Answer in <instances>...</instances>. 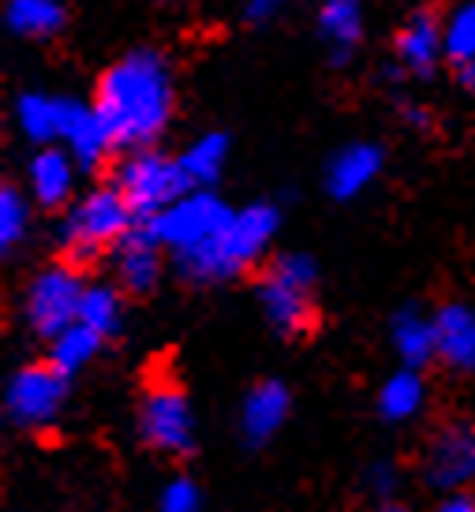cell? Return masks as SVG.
<instances>
[{"instance_id":"6da1fadb","label":"cell","mask_w":475,"mask_h":512,"mask_svg":"<svg viewBox=\"0 0 475 512\" xmlns=\"http://www.w3.org/2000/svg\"><path fill=\"white\" fill-rule=\"evenodd\" d=\"M94 109L116 150H146L173 116V72L158 49H135L109 64L94 90Z\"/></svg>"},{"instance_id":"7a4b0ae2","label":"cell","mask_w":475,"mask_h":512,"mask_svg":"<svg viewBox=\"0 0 475 512\" xmlns=\"http://www.w3.org/2000/svg\"><path fill=\"white\" fill-rule=\"evenodd\" d=\"M277 210L266 202H255L247 210H236L229 225L217 232L214 240H206L202 247H191L184 255H173L176 273L191 281V285H214V281H229L247 273L274 240L277 232Z\"/></svg>"},{"instance_id":"3957f363","label":"cell","mask_w":475,"mask_h":512,"mask_svg":"<svg viewBox=\"0 0 475 512\" xmlns=\"http://www.w3.org/2000/svg\"><path fill=\"white\" fill-rule=\"evenodd\" d=\"M315 285L318 266L307 255H277L262 266L259 303L270 318V326L288 341L311 337L322 322L315 303Z\"/></svg>"},{"instance_id":"277c9868","label":"cell","mask_w":475,"mask_h":512,"mask_svg":"<svg viewBox=\"0 0 475 512\" xmlns=\"http://www.w3.org/2000/svg\"><path fill=\"white\" fill-rule=\"evenodd\" d=\"M139 225L128 202L120 199L113 184L90 191L83 202H75L64 225H60V255L72 270L94 266L105 251H116L131 228Z\"/></svg>"},{"instance_id":"5b68a950","label":"cell","mask_w":475,"mask_h":512,"mask_svg":"<svg viewBox=\"0 0 475 512\" xmlns=\"http://www.w3.org/2000/svg\"><path fill=\"white\" fill-rule=\"evenodd\" d=\"M113 187L120 191V199L128 202V210L135 214V221H154L158 214H165L173 202H180L184 195H191V180L180 157H165L154 150H135L131 157H124L113 169Z\"/></svg>"},{"instance_id":"8992f818","label":"cell","mask_w":475,"mask_h":512,"mask_svg":"<svg viewBox=\"0 0 475 512\" xmlns=\"http://www.w3.org/2000/svg\"><path fill=\"white\" fill-rule=\"evenodd\" d=\"M139 438L154 453L173 456V460H188L195 453L191 400L169 370L154 382H146L143 404H139Z\"/></svg>"},{"instance_id":"52a82bcc","label":"cell","mask_w":475,"mask_h":512,"mask_svg":"<svg viewBox=\"0 0 475 512\" xmlns=\"http://www.w3.org/2000/svg\"><path fill=\"white\" fill-rule=\"evenodd\" d=\"M83 292H87V285H83L79 270H72L68 262L42 270L30 281L27 299H23L30 329H34L38 337H45V341H57L64 329L79 322Z\"/></svg>"},{"instance_id":"ba28073f","label":"cell","mask_w":475,"mask_h":512,"mask_svg":"<svg viewBox=\"0 0 475 512\" xmlns=\"http://www.w3.org/2000/svg\"><path fill=\"white\" fill-rule=\"evenodd\" d=\"M232 217H236V210H229L217 195L191 191L180 202H173L165 214H158L154 221H143V225L154 232V240L161 247H169L173 255H184L191 247H202L206 240H214Z\"/></svg>"},{"instance_id":"9c48e42d","label":"cell","mask_w":475,"mask_h":512,"mask_svg":"<svg viewBox=\"0 0 475 512\" xmlns=\"http://www.w3.org/2000/svg\"><path fill=\"white\" fill-rule=\"evenodd\" d=\"M72 378H64L49 359L45 363H30V367L15 370L8 393H4V408L19 430H42L64 408Z\"/></svg>"},{"instance_id":"30bf717a","label":"cell","mask_w":475,"mask_h":512,"mask_svg":"<svg viewBox=\"0 0 475 512\" xmlns=\"http://www.w3.org/2000/svg\"><path fill=\"white\" fill-rule=\"evenodd\" d=\"M423 479L434 490H464L475 479V423L449 419L423 449Z\"/></svg>"},{"instance_id":"8fae6325","label":"cell","mask_w":475,"mask_h":512,"mask_svg":"<svg viewBox=\"0 0 475 512\" xmlns=\"http://www.w3.org/2000/svg\"><path fill=\"white\" fill-rule=\"evenodd\" d=\"M60 143L68 146V154L79 161V169H101V161L113 154V135L101 124L94 105L60 98Z\"/></svg>"},{"instance_id":"7c38bea8","label":"cell","mask_w":475,"mask_h":512,"mask_svg":"<svg viewBox=\"0 0 475 512\" xmlns=\"http://www.w3.org/2000/svg\"><path fill=\"white\" fill-rule=\"evenodd\" d=\"M116 281L128 296H150L161 281V243L146 225H135L116 247Z\"/></svg>"},{"instance_id":"4fadbf2b","label":"cell","mask_w":475,"mask_h":512,"mask_svg":"<svg viewBox=\"0 0 475 512\" xmlns=\"http://www.w3.org/2000/svg\"><path fill=\"white\" fill-rule=\"evenodd\" d=\"M438 363L457 374H475V311L464 303H446L434 314Z\"/></svg>"},{"instance_id":"5bb4252c","label":"cell","mask_w":475,"mask_h":512,"mask_svg":"<svg viewBox=\"0 0 475 512\" xmlns=\"http://www.w3.org/2000/svg\"><path fill=\"white\" fill-rule=\"evenodd\" d=\"M288 408H292V397L288 389L274 378L251 385V393L244 400V412H240V430H244V441L251 449H259L274 438L277 430L285 427Z\"/></svg>"},{"instance_id":"9a60e30c","label":"cell","mask_w":475,"mask_h":512,"mask_svg":"<svg viewBox=\"0 0 475 512\" xmlns=\"http://www.w3.org/2000/svg\"><path fill=\"white\" fill-rule=\"evenodd\" d=\"M446 53V27L438 8H419L397 34V60L408 72L427 75L438 64V57Z\"/></svg>"},{"instance_id":"2e32d148","label":"cell","mask_w":475,"mask_h":512,"mask_svg":"<svg viewBox=\"0 0 475 512\" xmlns=\"http://www.w3.org/2000/svg\"><path fill=\"white\" fill-rule=\"evenodd\" d=\"M382 172V150L371 143H352L330 161L326 169V187L333 199H352Z\"/></svg>"},{"instance_id":"e0dca14e","label":"cell","mask_w":475,"mask_h":512,"mask_svg":"<svg viewBox=\"0 0 475 512\" xmlns=\"http://www.w3.org/2000/svg\"><path fill=\"white\" fill-rule=\"evenodd\" d=\"M30 191L38 206L60 210L72 199V154H64L57 146H45L42 154L30 161Z\"/></svg>"},{"instance_id":"ac0fdd59","label":"cell","mask_w":475,"mask_h":512,"mask_svg":"<svg viewBox=\"0 0 475 512\" xmlns=\"http://www.w3.org/2000/svg\"><path fill=\"white\" fill-rule=\"evenodd\" d=\"M318 30L333 45V64H345L363 34V0H326L318 12Z\"/></svg>"},{"instance_id":"d6986e66","label":"cell","mask_w":475,"mask_h":512,"mask_svg":"<svg viewBox=\"0 0 475 512\" xmlns=\"http://www.w3.org/2000/svg\"><path fill=\"white\" fill-rule=\"evenodd\" d=\"M393 348L404 359V367H427L431 359H438V337H434V318H423L419 311L404 307L393 318Z\"/></svg>"},{"instance_id":"ffe728a7","label":"cell","mask_w":475,"mask_h":512,"mask_svg":"<svg viewBox=\"0 0 475 512\" xmlns=\"http://www.w3.org/2000/svg\"><path fill=\"white\" fill-rule=\"evenodd\" d=\"M64 4L60 0H8L4 8V23L12 34H23V38H53L64 27Z\"/></svg>"},{"instance_id":"44dd1931","label":"cell","mask_w":475,"mask_h":512,"mask_svg":"<svg viewBox=\"0 0 475 512\" xmlns=\"http://www.w3.org/2000/svg\"><path fill=\"white\" fill-rule=\"evenodd\" d=\"M101 344H105L101 333H94V329L83 326V322H75V326H68L60 333L57 341H49V363H53L64 378H72V374H79L90 359L98 356Z\"/></svg>"},{"instance_id":"7402d4cb","label":"cell","mask_w":475,"mask_h":512,"mask_svg":"<svg viewBox=\"0 0 475 512\" xmlns=\"http://www.w3.org/2000/svg\"><path fill=\"white\" fill-rule=\"evenodd\" d=\"M423 397H427V389H423L419 370L404 367L378 389V412L386 415L389 423H401V419H412L423 408Z\"/></svg>"},{"instance_id":"603a6c76","label":"cell","mask_w":475,"mask_h":512,"mask_svg":"<svg viewBox=\"0 0 475 512\" xmlns=\"http://www.w3.org/2000/svg\"><path fill=\"white\" fill-rule=\"evenodd\" d=\"M15 116L19 128L27 131V139L34 143H53L60 139V98H45V94H23L15 101Z\"/></svg>"},{"instance_id":"cb8c5ba5","label":"cell","mask_w":475,"mask_h":512,"mask_svg":"<svg viewBox=\"0 0 475 512\" xmlns=\"http://www.w3.org/2000/svg\"><path fill=\"white\" fill-rule=\"evenodd\" d=\"M225 157H229V139L221 131H210V135H202L199 143L188 146L180 165H184L191 184H214L221 169H225Z\"/></svg>"},{"instance_id":"d4e9b609","label":"cell","mask_w":475,"mask_h":512,"mask_svg":"<svg viewBox=\"0 0 475 512\" xmlns=\"http://www.w3.org/2000/svg\"><path fill=\"white\" fill-rule=\"evenodd\" d=\"M120 318H124V307H120V292L109 285H90L83 292V307H79V322L90 326L94 333H101L105 341L120 333Z\"/></svg>"},{"instance_id":"484cf974","label":"cell","mask_w":475,"mask_h":512,"mask_svg":"<svg viewBox=\"0 0 475 512\" xmlns=\"http://www.w3.org/2000/svg\"><path fill=\"white\" fill-rule=\"evenodd\" d=\"M446 57L457 68L475 60V4H461L446 23Z\"/></svg>"},{"instance_id":"4316f807","label":"cell","mask_w":475,"mask_h":512,"mask_svg":"<svg viewBox=\"0 0 475 512\" xmlns=\"http://www.w3.org/2000/svg\"><path fill=\"white\" fill-rule=\"evenodd\" d=\"M27 236V199L12 184L0 187V247H15Z\"/></svg>"},{"instance_id":"83f0119b","label":"cell","mask_w":475,"mask_h":512,"mask_svg":"<svg viewBox=\"0 0 475 512\" xmlns=\"http://www.w3.org/2000/svg\"><path fill=\"white\" fill-rule=\"evenodd\" d=\"M161 512H202L199 486L191 483L188 475L173 479V483L165 486V494H161Z\"/></svg>"},{"instance_id":"f1b7e54d","label":"cell","mask_w":475,"mask_h":512,"mask_svg":"<svg viewBox=\"0 0 475 512\" xmlns=\"http://www.w3.org/2000/svg\"><path fill=\"white\" fill-rule=\"evenodd\" d=\"M434 512H475V494H468V490H453V494H446V498L438 501V509Z\"/></svg>"},{"instance_id":"f546056e","label":"cell","mask_w":475,"mask_h":512,"mask_svg":"<svg viewBox=\"0 0 475 512\" xmlns=\"http://www.w3.org/2000/svg\"><path fill=\"white\" fill-rule=\"evenodd\" d=\"M285 0H247V19H270Z\"/></svg>"},{"instance_id":"4dcf8cb0","label":"cell","mask_w":475,"mask_h":512,"mask_svg":"<svg viewBox=\"0 0 475 512\" xmlns=\"http://www.w3.org/2000/svg\"><path fill=\"white\" fill-rule=\"evenodd\" d=\"M404 120H408V124H416V128H431L434 120H431V113H427V109H416V105H408V109H404Z\"/></svg>"},{"instance_id":"1f68e13d","label":"cell","mask_w":475,"mask_h":512,"mask_svg":"<svg viewBox=\"0 0 475 512\" xmlns=\"http://www.w3.org/2000/svg\"><path fill=\"white\" fill-rule=\"evenodd\" d=\"M457 79H461L464 90H472V94H475V60H472V64H461V68H457Z\"/></svg>"},{"instance_id":"d6a6232c","label":"cell","mask_w":475,"mask_h":512,"mask_svg":"<svg viewBox=\"0 0 475 512\" xmlns=\"http://www.w3.org/2000/svg\"><path fill=\"white\" fill-rule=\"evenodd\" d=\"M382 512H408V509H401V505H389V509H382Z\"/></svg>"}]
</instances>
